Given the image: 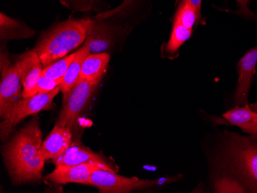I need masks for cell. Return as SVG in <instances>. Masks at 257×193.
I'll use <instances>...</instances> for the list:
<instances>
[{
  "label": "cell",
  "mask_w": 257,
  "mask_h": 193,
  "mask_svg": "<svg viewBox=\"0 0 257 193\" xmlns=\"http://www.w3.org/2000/svg\"><path fill=\"white\" fill-rule=\"evenodd\" d=\"M42 132L33 120L16 134L4 147V162L13 183L40 181L46 161L39 155Z\"/></svg>",
  "instance_id": "cell-1"
},
{
  "label": "cell",
  "mask_w": 257,
  "mask_h": 193,
  "mask_svg": "<svg viewBox=\"0 0 257 193\" xmlns=\"http://www.w3.org/2000/svg\"><path fill=\"white\" fill-rule=\"evenodd\" d=\"M221 163L247 188L257 192V139L226 132Z\"/></svg>",
  "instance_id": "cell-2"
},
{
  "label": "cell",
  "mask_w": 257,
  "mask_h": 193,
  "mask_svg": "<svg viewBox=\"0 0 257 193\" xmlns=\"http://www.w3.org/2000/svg\"><path fill=\"white\" fill-rule=\"evenodd\" d=\"M92 22L90 19L68 20L46 33L33 50L43 67L67 56L84 43Z\"/></svg>",
  "instance_id": "cell-3"
},
{
  "label": "cell",
  "mask_w": 257,
  "mask_h": 193,
  "mask_svg": "<svg viewBox=\"0 0 257 193\" xmlns=\"http://www.w3.org/2000/svg\"><path fill=\"white\" fill-rule=\"evenodd\" d=\"M99 83L80 79L68 93L63 95V108L56 125L71 129L79 115L90 102Z\"/></svg>",
  "instance_id": "cell-4"
},
{
  "label": "cell",
  "mask_w": 257,
  "mask_h": 193,
  "mask_svg": "<svg viewBox=\"0 0 257 193\" xmlns=\"http://www.w3.org/2000/svg\"><path fill=\"white\" fill-rule=\"evenodd\" d=\"M60 91V87H57L49 93H39L30 97L23 98L10 116L1 122L0 132L2 140L7 139L17 124L27 116L51 109L53 99Z\"/></svg>",
  "instance_id": "cell-5"
},
{
  "label": "cell",
  "mask_w": 257,
  "mask_h": 193,
  "mask_svg": "<svg viewBox=\"0 0 257 193\" xmlns=\"http://www.w3.org/2000/svg\"><path fill=\"white\" fill-rule=\"evenodd\" d=\"M1 84H0V116L2 119L10 116L19 102L23 99L21 82L16 70L6 53H1Z\"/></svg>",
  "instance_id": "cell-6"
},
{
  "label": "cell",
  "mask_w": 257,
  "mask_h": 193,
  "mask_svg": "<svg viewBox=\"0 0 257 193\" xmlns=\"http://www.w3.org/2000/svg\"><path fill=\"white\" fill-rule=\"evenodd\" d=\"M162 182L158 180H140L137 178L121 176L115 172L99 169L91 175L89 185L96 187L100 192L125 193L135 190L144 189Z\"/></svg>",
  "instance_id": "cell-7"
},
{
  "label": "cell",
  "mask_w": 257,
  "mask_h": 193,
  "mask_svg": "<svg viewBox=\"0 0 257 193\" xmlns=\"http://www.w3.org/2000/svg\"><path fill=\"white\" fill-rule=\"evenodd\" d=\"M14 65L23 89V98L37 94V83L43 70V64L37 53L31 50L20 55Z\"/></svg>",
  "instance_id": "cell-8"
},
{
  "label": "cell",
  "mask_w": 257,
  "mask_h": 193,
  "mask_svg": "<svg viewBox=\"0 0 257 193\" xmlns=\"http://www.w3.org/2000/svg\"><path fill=\"white\" fill-rule=\"evenodd\" d=\"M257 46L248 50L237 63L238 83L235 93L236 106L247 104L249 90L256 73Z\"/></svg>",
  "instance_id": "cell-9"
},
{
  "label": "cell",
  "mask_w": 257,
  "mask_h": 193,
  "mask_svg": "<svg viewBox=\"0 0 257 193\" xmlns=\"http://www.w3.org/2000/svg\"><path fill=\"white\" fill-rule=\"evenodd\" d=\"M52 162L56 167L60 165H76L82 164H91L96 165L102 169L108 170L111 172H116V169L113 165L101 156L99 154L92 152L88 148L81 146H70L69 149L60 157L53 159Z\"/></svg>",
  "instance_id": "cell-10"
},
{
  "label": "cell",
  "mask_w": 257,
  "mask_h": 193,
  "mask_svg": "<svg viewBox=\"0 0 257 193\" xmlns=\"http://www.w3.org/2000/svg\"><path fill=\"white\" fill-rule=\"evenodd\" d=\"M99 167L91 164L76 165H60L56 167L54 171L46 175L45 179L57 185L68 183H79L89 185L91 175Z\"/></svg>",
  "instance_id": "cell-11"
},
{
  "label": "cell",
  "mask_w": 257,
  "mask_h": 193,
  "mask_svg": "<svg viewBox=\"0 0 257 193\" xmlns=\"http://www.w3.org/2000/svg\"><path fill=\"white\" fill-rule=\"evenodd\" d=\"M72 145L70 129L56 125L42 143L39 155L46 160H53L63 155Z\"/></svg>",
  "instance_id": "cell-12"
},
{
  "label": "cell",
  "mask_w": 257,
  "mask_h": 193,
  "mask_svg": "<svg viewBox=\"0 0 257 193\" xmlns=\"http://www.w3.org/2000/svg\"><path fill=\"white\" fill-rule=\"evenodd\" d=\"M113 43L112 29L106 24L93 20L84 45L90 53L106 52L110 48Z\"/></svg>",
  "instance_id": "cell-13"
},
{
  "label": "cell",
  "mask_w": 257,
  "mask_h": 193,
  "mask_svg": "<svg viewBox=\"0 0 257 193\" xmlns=\"http://www.w3.org/2000/svg\"><path fill=\"white\" fill-rule=\"evenodd\" d=\"M223 118L232 126L240 128L244 132L257 139V112L249 104L236 106L223 115Z\"/></svg>",
  "instance_id": "cell-14"
},
{
  "label": "cell",
  "mask_w": 257,
  "mask_h": 193,
  "mask_svg": "<svg viewBox=\"0 0 257 193\" xmlns=\"http://www.w3.org/2000/svg\"><path fill=\"white\" fill-rule=\"evenodd\" d=\"M110 60V55L103 52L89 53L83 61L80 79L86 81L100 82Z\"/></svg>",
  "instance_id": "cell-15"
},
{
  "label": "cell",
  "mask_w": 257,
  "mask_h": 193,
  "mask_svg": "<svg viewBox=\"0 0 257 193\" xmlns=\"http://www.w3.org/2000/svg\"><path fill=\"white\" fill-rule=\"evenodd\" d=\"M89 53H90L85 45L76 51V56L69 65L67 71L63 77V81L60 85V91L63 95L68 93L79 81L82 65Z\"/></svg>",
  "instance_id": "cell-16"
},
{
  "label": "cell",
  "mask_w": 257,
  "mask_h": 193,
  "mask_svg": "<svg viewBox=\"0 0 257 193\" xmlns=\"http://www.w3.org/2000/svg\"><path fill=\"white\" fill-rule=\"evenodd\" d=\"M35 31L1 13V37L4 40L27 38Z\"/></svg>",
  "instance_id": "cell-17"
},
{
  "label": "cell",
  "mask_w": 257,
  "mask_h": 193,
  "mask_svg": "<svg viewBox=\"0 0 257 193\" xmlns=\"http://www.w3.org/2000/svg\"><path fill=\"white\" fill-rule=\"evenodd\" d=\"M201 17L189 0H181L177 8L174 21L178 22L187 28L193 29L201 20Z\"/></svg>",
  "instance_id": "cell-18"
},
{
  "label": "cell",
  "mask_w": 257,
  "mask_h": 193,
  "mask_svg": "<svg viewBox=\"0 0 257 193\" xmlns=\"http://www.w3.org/2000/svg\"><path fill=\"white\" fill-rule=\"evenodd\" d=\"M193 29L184 27L178 22H173L170 40L166 45V51L170 54L177 53L183 43L191 37Z\"/></svg>",
  "instance_id": "cell-19"
},
{
  "label": "cell",
  "mask_w": 257,
  "mask_h": 193,
  "mask_svg": "<svg viewBox=\"0 0 257 193\" xmlns=\"http://www.w3.org/2000/svg\"><path fill=\"white\" fill-rule=\"evenodd\" d=\"M76 52L70 55L64 56L63 58L60 59L57 61L54 62L52 64L43 67V73L42 75L50 78L55 81L60 83L61 84L63 77L67 71L69 65L73 61L76 56Z\"/></svg>",
  "instance_id": "cell-20"
},
{
  "label": "cell",
  "mask_w": 257,
  "mask_h": 193,
  "mask_svg": "<svg viewBox=\"0 0 257 193\" xmlns=\"http://www.w3.org/2000/svg\"><path fill=\"white\" fill-rule=\"evenodd\" d=\"M214 190L220 193H243L248 192L247 188L242 181L233 177H220L215 181Z\"/></svg>",
  "instance_id": "cell-21"
},
{
  "label": "cell",
  "mask_w": 257,
  "mask_h": 193,
  "mask_svg": "<svg viewBox=\"0 0 257 193\" xmlns=\"http://www.w3.org/2000/svg\"><path fill=\"white\" fill-rule=\"evenodd\" d=\"M60 83L42 75L37 83V90H38V93H49L54 90L56 88L60 87Z\"/></svg>",
  "instance_id": "cell-22"
},
{
  "label": "cell",
  "mask_w": 257,
  "mask_h": 193,
  "mask_svg": "<svg viewBox=\"0 0 257 193\" xmlns=\"http://www.w3.org/2000/svg\"><path fill=\"white\" fill-rule=\"evenodd\" d=\"M236 1L239 8V10L235 11V13L239 15L243 16L245 17H250V18L255 16L249 8V0H236Z\"/></svg>",
  "instance_id": "cell-23"
},
{
  "label": "cell",
  "mask_w": 257,
  "mask_h": 193,
  "mask_svg": "<svg viewBox=\"0 0 257 193\" xmlns=\"http://www.w3.org/2000/svg\"><path fill=\"white\" fill-rule=\"evenodd\" d=\"M96 0H72V2L77 5L79 10H89L92 7V4Z\"/></svg>",
  "instance_id": "cell-24"
},
{
  "label": "cell",
  "mask_w": 257,
  "mask_h": 193,
  "mask_svg": "<svg viewBox=\"0 0 257 193\" xmlns=\"http://www.w3.org/2000/svg\"><path fill=\"white\" fill-rule=\"evenodd\" d=\"M189 1H190V4L193 5V7L196 9L198 14H200V15L202 17L201 7L202 1H203V0H189Z\"/></svg>",
  "instance_id": "cell-25"
},
{
  "label": "cell",
  "mask_w": 257,
  "mask_h": 193,
  "mask_svg": "<svg viewBox=\"0 0 257 193\" xmlns=\"http://www.w3.org/2000/svg\"><path fill=\"white\" fill-rule=\"evenodd\" d=\"M134 0H124V2L122 3V5L120 6V7H119V8L116 9V10H113V11H112L111 13H116L119 12V11H120L121 10H122V8H124V7H128L130 4H131V3L133 2Z\"/></svg>",
  "instance_id": "cell-26"
},
{
  "label": "cell",
  "mask_w": 257,
  "mask_h": 193,
  "mask_svg": "<svg viewBox=\"0 0 257 193\" xmlns=\"http://www.w3.org/2000/svg\"><path fill=\"white\" fill-rule=\"evenodd\" d=\"M250 106L251 109L252 110L255 111V112H257V103H253V104L249 105Z\"/></svg>",
  "instance_id": "cell-27"
}]
</instances>
